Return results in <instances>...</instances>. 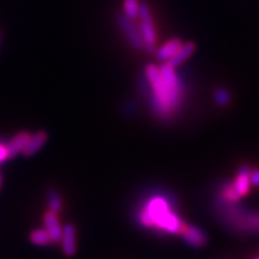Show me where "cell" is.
Masks as SVG:
<instances>
[{
  "label": "cell",
  "instance_id": "obj_22",
  "mask_svg": "<svg viewBox=\"0 0 259 259\" xmlns=\"http://www.w3.org/2000/svg\"><path fill=\"white\" fill-rule=\"evenodd\" d=\"M255 259H259V257H258V258H255Z\"/></svg>",
  "mask_w": 259,
  "mask_h": 259
},
{
  "label": "cell",
  "instance_id": "obj_6",
  "mask_svg": "<svg viewBox=\"0 0 259 259\" xmlns=\"http://www.w3.org/2000/svg\"><path fill=\"white\" fill-rule=\"evenodd\" d=\"M184 222L181 221L179 216L171 210L167 211L164 215H162L160 219L155 221V227H157L161 231H164L167 233H173V234H179L181 227H183Z\"/></svg>",
  "mask_w": 259,
  "mask_h": 259
},
{
  "label": "cell",
  "instance_id": "obj_13",
  "mask_svg": "<svg viewBox=\"0 0 259 259\" xmlns=\"http://www.w3.org/2000/svg\"><path fill=\"white\" fill-rule=\"evenodd\" d=\"M181 45H183V42H181L179 38H173V40L168 41L167 44H164L163 46L158 48L156 51L157 60L167 63V61L177 53V51L181 47Z\"/></svg>",
  "mask_w": 259,
  "mask_h": 259
},
{
  "label": "cell",
  "instance_id": "obj_2",
  "mask_svg": "<svg viewBox=\"0 0 259 259\" xmlns=\"http://www.w3.org/2000/svg\"><path fill=\"white\" fill-rule=\"evenodd\" d=\"M220 211L222 212V219L232 228L239 232H259V213L247 212L239 208H233L229 205H220Z\"/></svg>",
  "mask_w": 259,
  "mask_h": 259
},
{
  "label": "cell",
  "instance_id": "obj_9",
  "mask_svg": "<svg viewBox=\"0 0 259 259\" xmlns=\"http://www.w3.org/2000/svg\"><path fill=\"white\" fill-rule=\"evenodd\" d=\"M194 51H196V45L192 44V42L183 44L179 50L177 51V53L167 61V64L170 65L171 67H178L179 65L185 63V61L194 53Z\"/></svg>",
  "mask_w": 259,
  "mask_h": 259
},
{
  "label": "cell",
  "instance_id": "obj_4",
  "mask_svg": "<svg viewBox=\"0 0 259 259\" xmlns=\"http://www.w3.org/2000/svg\"><path fill=\"white\" fill-rule=\"evenodd\" d=\"M116 23H118L119 28L127 38L128 44L131 45L135 50H144V42L143 37H142L141 30L139 27L135 23V21L126 17L124 12L122 14L116 15Z\"/></svg>",
  "mask_w": 259,
  "mask_h": 259
},
{
  "label": "cell",
  "instance_id": "obj_10",
  "mask_svg": "<svg viewBox=\"0 0 259 259\" xmlns=\"http://www.w3.org/2000/svg\"><path fill=\"white\" fill-rule=\"evenodd\" d=\"M47 134L46 132H36L35 135H30L28 143L25 144V147L22 151V154L24 156H32L34 154H36L40 149L46 144L47 142Z\"/></svg>",
  "mask_w": 259,
  "mask_h": 259
},
{
  "label": "cell",
  "instance_id": "obj_7",
  "mask_svg": "<svg viewBox=\"0 0 259 259\" xmlns=\"http://www.w3.org/2000/svg\"><path fill=\"white\" fill-rule=\"evenodd\" d=\"M44 222L46 231L51 236L52 242H60L61 234H63V227L60 226L57 213L53 211H47L44 216Z\"/></svg>",
  "mask_w": 259,
  "mask_h": 259
},
{
  "label": "cell",
  "instance_id": "obj_3",
  "mask_svg": "<svg viewBox=\"0 0 259 259\" xmlns=\"http://www.w3.org/2000/svg\"><path fill=\"white\" fill-rule=\"evenodd\" d=\"M139 30H141L142 37L144 42V50L148 53H155L156 52V31L151 17L150 8L147 3L139 4Z\"/></svg>",
  "mask_w": 259,
  "mask_h": 259
},
{
  "label": "cell",
  "instance_id": "obj_18",
  "mask_svg": "<svg viewBox=\"0 0 259 259\" xmlns=\"http://www.w3.org/2000/svg\"><path fill=\"white\" fill-rule=\"evenodd\" d=\"M215 101L220 106H226L228 105L229 101H231V96H229V94L227 90L219 89L216 90L215 93Z\"/></svg>",
  "mask_w": 259,
  "mask_h": 259
},
{
  "label": "cell",
  "instance_id": "obj_12",
  "mask_svg": "<svg viewBox=\"0 0 259 259\" xmlns=\"http://www.w3.org/2000/svg\"><path fill=\"white\" fill-rule=\"evenodd\" d=\"M30 134L28 132H21V134L16 135L11 141L8 142V150H9V158L15 157L16 155L23 151L25 144L28 143Z\"/></svg>",
  "mask_w": 259,
  "mask_h": 259
},
{
  "label": "cell",
  "instance_id": "obj_16",
  "mask_svg": "<svg viewBox=\"0 0 259 259\" xmlns=\"http://www.w3.org/2000/svg\"><path fill=\"white\" fill-rule=\"evenodd\" d=\"M139 4L138 0H124V14L132 21L138 19L139 16Z\"/></svg>",
  "mask_w": 259,
  "mask_h": 259
},
{
  "label": "cell",
  "instance_id": "obj_21",
  "mask_svg": "<svg viewBox=\"0 0 259 259\" xmlns=\"http://www.w3.org/2000/svg\"><path fill=\"white\" fill-rule=\"evenodd\" d=\"M0 186H2V176H0Z\"/></svg>",
  "mask_w": 259,
  "mask_h": 259
},
{
  "label": "cell",
  "instance_id": "obj_19",
  "mask_svg": "<svg viewBox=\"0 0 259 259\" xmlns=\"http://www.w3.org/2000/svg\"><path fill=\"white\" fill-rule=\"evenodd\" d=\"M9 160V150H8V142L0 141V163Z\"/></svg>",
  "mask_w": 259,
  "mask_h": 259
},
{
  "label": "cell",
  "instance_id": "obj_20",
  "mask_svg": "<svg viewBox=\"0 0 259 259\" xmlns=\"http://www.w3.org/2000/svg\"><path fill=\"white\" fill-rule=\"evenodd\" d=\"M250 179H251V183L253 184V185L259 186V169H255L253 171H251Z\"/></svg>",
  "mask_w": 259,
  "mask_h": 259
},
{
  "label": "cell",
  "instance_id": "obj_14",
  "mask_svg": "<svg viewBox=\"0 0 259 259\" xmlns=\"http://www.w3.org/2000/svg\"><path fill=\"white\" fill-rule=\"evenodd\" d=\"M47 204L50 211L53 212H60L61 208H63V199H61L59 192L57 190L51 189L47 192Z\"/></svg>",
  "mask_w": 259,
  "mask_h": 259
},
{
  "label": "cell",
  "instance_id": "obj_1",
  "mask_svg": "<svg viewBox=\"0 0 259 259\" xmlns=\"http://www.w3.org/2000/svg\"><path fill=\"white\" fill-rule=\"evenodd\" d=\"M145 77H147L149 85L153 90L150 105L154 114L162 120L169 118L171 113L180 106L183 94L174 92L164 83L160 73V69L156 65L149 64L145 67Z\"/></svg>",
  "mask_w": 259,
  "mask_h": 259
},
{
  "label": "cell",
  "instance_id": "obj_15",
  "mask_svg": "<svg viewBox=\"0 0 259 259\" xmlns=\"http://www.w3.org/2000/svg\"><path fill=\"white\" fill-rule=\"evenodd\" d=\"M30 241L34 245L37 246H46L50 244H53L52 242V239L48 232L45 229H35L34 232L30 233Z\"/></svg>",
  "mask_w": 259,
  "mask_h": 259
},
{
  "label": "cell",
  "instance_id": "obj_8",
  "mask_svg": "<svg viewBox=\"0 0 259 259\" xmlns=\"http://www.w3.org/2000/svg\"><path fill=\"white\" fill-rule=\"evenodd\" d=\"M60 241L65 254L71 257V255L76 253V229L72 225H66L63 227V234H61Z\"/></svg>",
  "mask_w": 259,
  "mask_h": 259
},
{
  "label": "cell",
  "instance_id": "obj_5",
  "mask_svg": "<svg viewBox=\"0 0 259 259\" xmlns=\"http://www.w3.org/2000/svg\"><path fill=\"white\" fill-rule=\"evenodd\" d=\"M179 234L183 236V239L187 244L193 246V247H203L206 244L205 233L194 226H189L184 223Z\"/></svg>",
  "mask_w": 259,
  "mask_h": 259
},
{
  "label": "cell",
  "instance_id": "obj_11",
  "mask_svg": "<svg viewBox=\"0 0 259 259\" xmlns=\"http://www.w3.org/2000/svg\"><path fill=\"white\" fill-rule=\"evenodd\" d=\"M250 176H251V169L248 166H241L240 170H239L238 177H236L234 187L236 192L240 194V197L247 194L250 191Z\"/></svg>",
  "mask_w": 259,
  "mask_h": 259
},
{
  "label": "cell",
  "instance_id": "obj_17",
  "mask_svg": "<svg viewBox=\"0 0 259 259\" xmlns=\"http://www.w3.org/2000/svg\"><path fill=\"white\" fill-rule=\"evenodd\" d=\"M221 198L227 203H236L241 197L240 194L236 192L234 184H226L222 189Z\"/></svg>",
  "mask_w": 259,
  "mask_h": 259
}]
</instances>
